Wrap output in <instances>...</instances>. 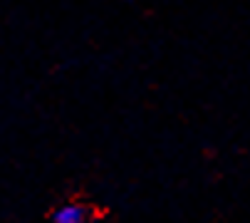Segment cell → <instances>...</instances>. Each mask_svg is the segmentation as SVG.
<instances>
[{
  "mask_svg": "<svg viewBox=\"0 0 250 223\" xmlns=\"http://www.w3.org/2000/svg\"><path fill=\"white\" fill-rule=\"evenodd\" d=\"M55 223H89V213L80 203H64L55 211Z\"/></svg>",
  "mask_w": 250,
  "mask_h": 223,
  "instance_id": "obj_1",
  "label": "cell"
}]
</instances>
